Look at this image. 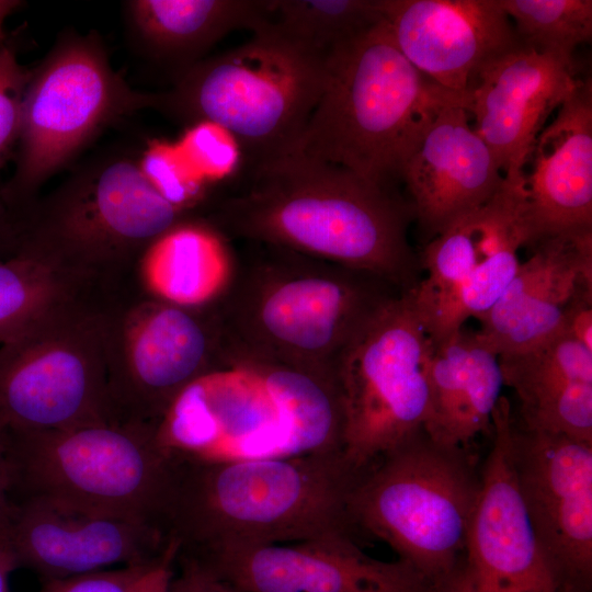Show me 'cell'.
<instances>
[{
	"mask_svg": "<svg viewBox=\"0 0 592 592\" xmlns=\"http://www.w3.org/2000/svg\"><path fill=\"white\" fill-rule=\"evenodd\" d=\"M173 456L160 526L179 555L354 536L345 505L355 475L341 452L240 460Z\"/></svg>",
	"mask_w": 592,
	"mask_h": 592,
	"instance_id": "obj_3",
	"label": "cell"
},
{
	"mask_svg": "<svg viewBox=\"0 0 592 592\" xmlns=\"http://www.w3.org/2000/svg\"><path fill=\"white\" fill-rule=\"evenodd\" d=\"M517 42L573 61L574 49L592 38L591 0H499Z\"/></svg>",
	"mask_w": 592,
	"mask_h": 592,
	"instance_id": "obj_30",
	"label": "cell"
},
{
	"mask_svg": "<svg viewBox=\"0 0 592 592\" xmlns=\"http://www.w3.org/2000/svg\"><path fill=\"white\" fill-rule=\"evenodd\" d=\"M31 70L23 67L12 46L0 44V172L15 151L22 103Z\"/></svg>",
	"mask_w": 592,
	"mask_h": 592,
	"instance_id": "obj_33",
	"label": "cell"
},
{
	"mask_svg": "<svg viewBox=\"0 0 592 592\" xmlns=\"http://www.w3.org/2000/svg\"><path fill=\"white\" fill-rule=\"evenodd\" d=\"M235 265L231 241L202 217L187 216L140 254L135 282L145 296L184 308H204L226 291Z\"/></svg>",
	"mask_w": 592,
	"mask_h": 592,
	"instance_id": "obj_25",
	"label": "cell"
},
{
	"mask_svg": "<svg viewBox=\"0 0 592 592\" xmlns=\"http://www.w3.org/2000/svg\"><path fill=\"white\" fill-rule=\"evenodd\" d=\"M428 411L423 430L435 442L468 447L490 432L504 385L498 356L475 332H458L433 343L426 366Z\"/></svg>",
	"mask_w": 592,
	"mask_h": 592,
	"instance_id": "obj_24",
	"label": "cell"
},
{
	"mask_svg": "<svg viewBox=\"0 0 592 592\" xmlns=\"http://www.w3.org/2000/svg\"><path fill=\"white\" fill-rule=\"evenodd\" d=\"M179 554V545L168 539L163 553L151 563L136 592H168Z\"/></svg>",
	"mask_w": 592,
	"mask_h": 592,
	"instance_id": "obj_37",
	"label": "cell"
},
{
	"mask_svg": "<svg viewBox=\"0 0 592 592\" xmlns=\"http://www.w3.org/2000/svg\"><path fill=\"white\" fill-rule=\"evenodd\" d=\"M138 163L155 190L189 215L212 197V190L192 170L175 141L150 140L138 155Z\"/></svg>",
	"mask_w": 592,
	"mask_h": 592,
	"instance_id": "obj_31",
	"label": "cell"
},
{
	"mask_svg": "<svg viewBox=\"0 0 592 592\" xmlns=\"http://www.w3.org/2000/svg\"><path fill=\"white\" fill-rule=\"evenodd\" d=\"M14 473L8 433L0 426V540L4 542L11 512Z\"/></svg>",
	"mask_w": 592,
	"mask_h": 592,
	"instance_id": "obj_38",
	"label": "cell"
},
{
	"mask_svg": "<svg viewBox=\"0 0 592 592\" xmlns=\"http://www.w3.org/2000/svg\"><path fill=\"white\" fill-rule=\"evenodd\" d=\"M8 436L14 487L25 494L67 498L160 527L174 457L158 443L156 429L103 421Z\"/></svg>",
	"mask_w": 592,
	"mask_h": 592,
	"instance_id": "obj_11",
	"label": "cell"
},
{
	"mask_svg": "<svg viewBox=\"0 0 592 592\" xmlns=\"http://www.w3.org/2000/svg\"><path fill=\"white\" fill-rule=\"evenodd\" d=\"M186 556V555H184ZM192 557L240 592H433L411 565L364 553L345 533L285 544L241 546Z\"/></svg>",
	"mask_w": 592,
	"mask_h": 592,
	"instance_id": "obj_16",
	"label": "cell"
},
{
	"mask_svg": "<svg viewBox=\"0 0 592 592\" xmlns=\"http://www.w3.org/2000/svg\"><path fill=\"white\" fill-rule=\"evenodd\" d=\"M270 0H130L128 29L153 60L175 78L203 60L228 33L252 32L266 21Z\"/></svg>",
	"mask_w": 592,
	"mask_h": 592,
	"instance_id": "obj_26",
	"label": "cell"
},
{
	"mask_svg": "<svg viewBox=\"0 0 592 592\" xmlns=\"http://www.w3.org/2000/svg\"><path fill=\"white\" fill-rule=\"evenodd\" d=\"M189 215L166 201L138 155L98 156L21 215L20 249L50 255L124 292L145 248Z\"/></svg>",
	"mask_w": 592,
	"mask_h": 592,
	"instance_id": "obj_8",
	"label": "cell"
},
{
	"mask_svg": "<svg viewBox=\"0 0 592 592\" xmlns=\"http://www.w3.org/2000/svg\"><path fill=\"white\" fill-rule=\"evenodd\" d=\"M22 4L23 2L18 0H0V44L5 43V20Z\"/></svg>",
	"mask_w": 592,
	"mask_h": 592,
	"instance_id": "obj_42",
	"label": "cell"
},
{
	"mask_svg": "<svg viewBox=\"0 0 592 592\" xmlns=\"http://www.w3.org/2000/svg\"><path fill=\"white\" fill-rule=\"evenodd\" d=\"M503 180L494 153L469 123L465 95L442 107L425 126L401 183L421 232L431 240L485 205Z\"/></svg>",
	"mask_w": 592,
	"mask_h": 592,
	"instance_id": "obj_20",
	"label": "cell"
},
{
	"mask_svg": "<svg viewBox=\"0 0 592 592\" xmlns=\"http://www.w3.org/2000/svg\"><path fill=\"white\" fill-rule=\"evenodd\" d=\"M325 78V61L260 27L243 45L204 58L175 78L170 90L156 93L153 110L186 125L221 126L239 144L249 172L292 148Z\"/></svg>",
	"mask_w": 592,
	"mask_h": 592,
	"instance_id": "obj_7",
	"label": "cell"
},
{
	"mask_svg": "<svg viewBox=\"0 0 592 592\" xmlns=\"http://www.w3.org/2000/svg\"><path fill=\"white\" fill-rule=\"evenodd\" d=\"M18 567L12 549L5 542L0 540V592H10L9 579Z\"/></svg>",
	"mask_w": 592,
	"mask_h": 592,
	"instance_id": "obj_41",
	"label": "cell"
},
{
	"mask_svg": "<svg viewBox=\"0 0 592 592\" xmlns=\"http://www.w3.org/2000/svg\"><path fill=\"white\" fill-rule=\"evenodd\" d=\"M558 592H581V591L573 590V589H559Z\"/></svg>",
	"mask_w": 592,
	"mask_h": 592,
	"instance_id": "obj_43",
	"label": "cell"
},
{
	"mask_svg": "<svg viewBox=\"0 0 592 592\" xmlns=\"http://www.w3.org/2000/svg\"><path fill=\"white\" fill-rule=\"evenodd\" d=\"M196 216L230 241L289 248L401 291L415 284L409 202L330 162L297 152L277 156L246 173L232 192L213 196Z\"/></svg>",
	"mask_w": 592,
	"mask_h": 592,
	"instance_id": "obj_1",
	"label": "cell"
},
{
	"mask_svg": "<svg viewBox=\"0 0 592 592\" xmlns=\"http://www.w3.org/2000/svg\"><path fill=\"white\" fill-rule=\"evenodd\" d=\"M21 241L20 216L12 212L0 195V260L15 255Z\"/></svg>",
	"mask_w": 592,
	"mask_h": 592,
	"instance_id": "obj_39",
	"label": "cell"
},
{
	"mask_svg": "<svg viewBox=\"0 0 592 592\" xmlns=\"http://www.w3.org/2000/svg\"><path fill=\"white\" fill-rule=\"evenodd\" d=\"M433 592H475L465 562L449 578L435 585Z\"/></svg>",
	"mask_w": 592,
	"mask_h": 592,
	"instance_id": "obj_40",
	"label": "cell"
},
{
	"mask_svg": "<svg viewBox=\"0 0 592 592\" xmlns=\"http://www.w3.org/2000/svg\"><path fill=\"white\" fill-rule=\"evenodd\" d=\"M156 93L133 90L111 66L95 32L61 35L25 88L15 168L0 186L4 204L26 212L39 189L66 168L105 127L141 109Z\"/></svg>",
	"mask_w": 592,
	"mask_h": 592,
	"instance_id": "obj_9",
	"label": "cell"
},
{
	"mask_svg": "<svg viewBox=\"0 0 592 592\" xmlns=\"http://www.w3.org/2000/svg\"><path fill=\"white\" fill-rule=\"evenodd\" d=\"M531 248L475 332L497 356L530 350L559 333L573 296L592 286V232L544 238Z\"/></svg>",
	"mask_w": 592,
	"mask_h": 592,
	"instance_id": "obj_22",
	"label": "cell"
},
{
	"mask_svg": "<svg viewBox=\"0 0 592 592\" xmlns=\"http://www.w3.org/2000/svg\"><path fill=\"white\" fill-rule=\"evenodd\" d=\"M175 144L192 170L210 190L219 183L235 180L239 171L244 170L239 144L215 123L202 121L187 125Z\"/></svg>",
	"mask_w": 592,
	"mask_h": 592,
	"instance_id": "obj_32",
	"label": "cell"
},
{
	"mask_svg": "<svg viewBox=\"0 0 592 592\" xmlns=\"http://www.w3.org/2000/svg\"><path fill=\"white\" fill-rule=\"evenodd\" d=\"M520 401L521 425L592 444V350L561 330L530 350L498 356Z\"/></svg>",
	"mask_w": 592,
	"mask_h": 592,
	"instance_id": "obj_23",
	"label": "cell"
},
{
	"mask_svg": "<svg viewBox=\"0 0 592 592\" xmlns=\"http://www.w3.org/2000/svg\"><path fill=\"white\" fill-rule=\"evenodd\" d=\"M235 265L210 305L227 365L291 367L334 382L343 350L401 289L365 272L259 241H231Z\"/></svg>",
	"mask_w": 592,
	"mask_h": 592,
	"instance_id": "obj_2",
	"label": "cell"
},
{
	"mask_svg": "<svg viewBox=\"0 0 592 592\" xmlns=\"http://www.w3.org/2000/svg\"><path fill=\"white\" fill-rule=\"evenodd\" d=\"M153 561L46 580L39 592H136Z\"/></svg>",
	"mask_w": 592,
	"mask_h": 592,
	"instance_id": "obj_34",
	"label": "cell"
},
{
	"mask_svg": "<svg viewBox=\"0 0 592 592\" xmlns=\"http://www.w3.org/2000/svg\"><path fill=\"white\" fill-rule=\"evenodd\" d=\"M111 306L76 309L1 345L0 426L7 433L113 421L105 364Z\"/></svg>",
	"mask_w": 592,
	"mask_h": 592,
	"instance_id": "obj_13",
	"label": "cell"
},
{
	"mask_svg": "<svg viewBox=\"0 0 592 592\" xmlns=\"http://www.w3.org/2000/svg\"><path fill=\"white\" fill-rule=\"evenodd\" d=\"M403 56L440 87L465 93L486 61L517 44L499 0H383Z\"/></svg>",
	"mask_w": 592,
	"mask_h": 592,
	"instance_id": "obj_21",
	"label": "cell"
},
{
	"mask_svg": "<svg viewBox=\"0 0 592 592\" xmlns=\"http://www.w3.org/2000/svg\"><path fill=\"white\" fill-rule=\"evenodd\" d=\"M105 364L112 420L153 429L187 385L228 366L210 306L179 307L139 291L107 310Z\"/></svg>",
	"mask_w": 592,
	"mask_h": 592,
	"instance_id": "obj_12",
	"label": "cell"
},
{
	"mask_svg": "<svg viewBox=\"0 0 592 592\" xmlns=\"http://www.w3.org/2000/svg\"><path fill=\"white\" fill-rule=\"evenodd\" d=\"M383 20V0H270L261 27L326 62L335 49Z\"/></svg>",
	"mask_w": 592,
	"mask_h": 592,
	"instance_id": "obj_29",
	"label": "cell"
},
{
	"mask_svg": "<svg viewBox=\"0 0 592 592\" xmlns=\"http://www.w3.org/2000/svg\"><path fill=\"white\" fill-rule=\"evenodd\" d=\"M471 249L474 270L460 299L462 322L480 319L498 300L516 274L519 250L528 236L521 201L508 181L481 207L463 216Z\"/></svg>",
	"mask_w": 592,
	"mask_h": 592,
	"instance_id": "obj_28",
	"label": "cell"
},
{
	"mask_svg": "<svg viewBox=\"0 0 592 592\" xmlns=\"http://www.w3.org/2000/svg\"><path fill=\"white\" fill-rule=\"evenodd\" d=\"M465 95L420 72L383 20L326 60L321 94L287 152L343 167L398 192L425 126L442 107Z\"/></svg>",
	"mask_w": 592,
	"mask_h": 592,
	"instance_id": "obj_4",
	"label": "cell"
},
{
	"mask_svg": "<svg viewBox=\"0 0 592 592\" xmlns=\"http://www.w3.org/2000/svg\"><path fill=\"white\" fill-rule=\"evenodd\" d=\"M168 592H240L203 562L187 556L178 555Z\"/></svg>",
	"mask_w": 592,
	"mask_h": 592,
	"instance_id": "obj_35",
	"label": "cell"
},
{
	"mask_svg": "<svg viewBox=\"0 0 592 592\" xmlns=\"http://www.w3.org/2000/svg\"><path fill=\"white\" fill-rule=\"evenodd\" d=\"M512 462L540 551L559 589L592 588V444L513 422Z\"/></svg>",
	"mask_w": 592,
	"mask_h": 592,
	"instance_id": "obj_14",
	"label": "cell"
},
{
	"mask_svg": "<svg viewBox=\"0 0 592 592\" xmlns=\"http://www.w3.org/2000/svg\"><path fill=\"white\" fill-rule=\"evenodd\" d=\"M511 403L492 413V444L467 536L465 567L475 592H558L524 509L512 462Z\"/></svg>",
	"mask_w": 592,
	"mask_h": 592,
	"instance_id": "obj_17",
	"label": "cell"
},
{
	"mask_svg": "<svg viewBox=\"0 0 592 592\" xmlns=\"http://www.w3.org/2000/svg\"><path fill=\"white\" fill-rule=\"evenodd\" d=\"M479 492L468 447L440 444L421 429L355 475L345 510L356 539L384 542L435 587L465 562Z\"/></svg>",
	"mask_w": 592,
	"mask_h": 592,
	"instance_id": "obj_6",
	"label": "cell"
},
{
	"mask_svg": "<svg viewBox=\"0 0 592 592\" xmlns=\"http://www.w3.org/2000/svg\"><path fill=\"white\" fill-rule=\"evenodd\" d=\"M100 280L55 258L19 250L0 260V343H11L67 312L109 305Z\"/></svg>",
	"mask_w": 592,
	"mask_h": 592,
	"instance_id": "obj_27",
	"label": "cell"
},
{
	"mask_svg": "<svg viewBox=\"0 0 592 592\" xmlns=\"http://www.w3.org/2000/svg\"><path fill=\"white\" fill-rule=\"evenodd\" d=\"M510 183L520 196L527 247L544 238L592 232L590 77L580 79L559 106Z\"/></svg>",
	"mask_w": 592,
	"mask_h": 592,
	"instance_id": "obj_19",
	"label": "cell"
},
{
	"mask_svg": "<svg viewBox=\"0 0 592 592\" xmlns=\"http://www.w3.org/2000/svg\"><path fill=\"white\" fill-rule=\"evenodd\" d=\"M579 81L573 61L519 42L474 72L467 112L506 181L517 180L535 139Z\"/></svg>",
	"mask_w": 592,
	"mask_h": 592,
	"instance_id": "obj_18",
	"label": "cell"
},
{
	"mask_svg": "<svg viewBox=\"0 0 592 592\" xmlns=\"http://www.w3.org/2000/svg\"><path fill=\"white\" fill-rule=\"evenodd\" d=\"M332 383L291 367L236 364L187 385L156 428L170 454L240 460L341 451Z\"/></svg>",
	"mask_w": 592,
	"mask_h": 592,
	"instance_id": "obj_5",
	"label": "cell"
},
{
	"mask_svg": "<svg viewBox=\"0 0 592 592\" xmlns=\"http://www.w3.org/2000/svg\"><path fill=\"white\" fill-rule=\"evenodd\" d=\"M562 330L592 350V286L581 287L569 303Z\"/></svg>",
	"mask_w": 592,
	"mask_h": 592,
	"instance_id": "obj_36",
	"label": "cell"
},
{
	"mask_svg": "<svg viewBox=\"0 0 592 592\" xmlns=\"http://www.w3.org/2000/svg\"><path fill=\"white\" fill-rule=\"evenodd\" d=\"M431 348L409 288L386 300L341 353L333 378L342 457L354 475L423 429Z\"/></svg>",
	"mask_w": 592,
	"mask_h": 592,
	"instance_id": "obj_10",
	"label": "cell"
},
{
	"mask_svg": "<svg viewBox=\"0 0 592 592\" xmlns=\"http://www.w3.org/2000/svg\"><path fill=\"white\" fill-rule=\"evenodd\" d=\"M4 542L46 580L153 561L168 538L153 522L57 496L13 503Z\"/></svg>",
	"mask_w": 592,
	"mask_h": 592,
	"instance_id": "obj_15",
	"label": "cell"
}]
</instances>
